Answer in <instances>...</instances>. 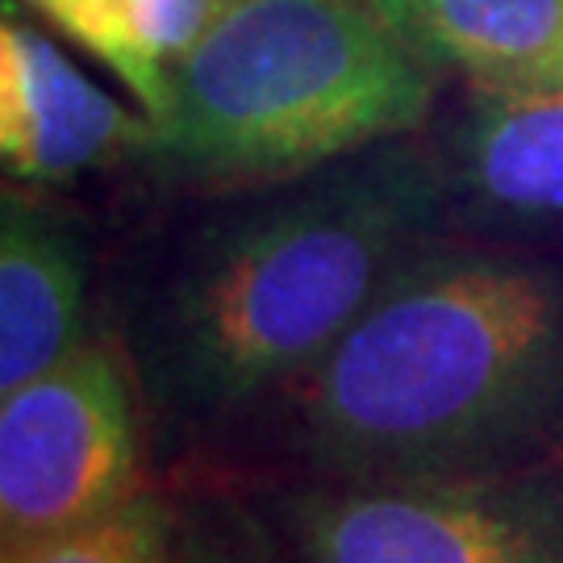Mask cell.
<instances>
[{
	"label": "cell",
	"mask_w": 563,
	"mask_h": 563,
	"mask_svg": "<svg viewBox=\"0 0 563 563\" xmlns=\"http://www.w3.org/2000/svg\"><path fill=\"white\" fill-rule=\"evenodd\" d=\"M434 151L446 230L509 246L563 239V76L460 84Z\"/></svg>",
	"instance_id": "6"
},
{
	"label": "cell",
	"mask_w": 563,
	"mask_h": 563,
	"mask_svg": "<svg viewBox=\"0 0 563 563\" xmlns=\"http://www.w3.org/2000/svg\"><path fill=\"white\" fill-rule=\"evenodd\" d=\"M146 418L118 342L0 393V547L42 539L130 501L146 476Z\"/></svg>",
	"instance_id": "5"
},
{
	"label": "cell",
	"mask_w": 563,
	"mask_h": 563,
	"mask_svg": "<svg viewBox=\"0 0 563 563\" xmlns=\"http://www.w3.org/2000/svg\"><path fill=\"white\" fill-rule=\"evenodd\" d=\"M25 4H30V9H38V4H42V0H25Z\"/></svg>",
	"instance_id": "13"
},
{
	"label": "cell",
	"mask_w": 563,
	"mask_h": 563,
	"mask_svg": "<svg viewBox=\"0 0 563 563\" xmlns=\"http://www.w3.org/2000/svg\"><path fill=\"white\" fill-rule=\"evenodd\" d=\"M88 246L38 188L0 197V393L34 380L84 342Z\"/></svg>",
	"instance_id": "8"
},
{
	"label": "cell",
	"mask_w": 563,
	"mask_h": 563,
	"mask_svg": "<svg viewBox=\"0 0 563 563\" xmlns=\"http://www.w3.org/2000/svg\"><path fill=\"white\" fill-rule=\"evenodd\" d=\"M443 80L563 76V0H372Z\"/></svg>",
	"instance_id": "9"
},
{
	"label": "cell",
	"mask_w": 563,
	"mask_h": 563,
	"mask_svg": "<svg viewBox=\"0 0 563 563\" xmlns=\"http://www.w3.org/2000/svg\"><path fill=\"white\" fill-rule=\"evenodd\" d=\"M167 563H297L267 514L225 493H176V530Z\"/></svg>",
	"instance_id": "12"
},
{
	"label": "cell",
	"mask_w": 563,
	"mask_h": 563,
	"mask_svg": "<svg viewBox=\"0 0 563 563\" xmlns=\"http://www.w3.org/2000/svg\"><path fill=\"white\" fill-rule=\"evenodd\" d=\"M439 88L372 0H222L134 163L180 192L272 188L422 134Z\"/></svg>",
	"instance_id": "3"
},
{
	"label": "cell",
	"mask_w": 563,
	"mask_h": 563,
	"mask_svg": "<svg viewBox=\"0 0 563 563\" xmlns=\"http://www.w3.org/2000/svg\"><path fill=\"white\" fill-rule=\"evenodd\" d=\"M222 0H42L59 34L104 63L146 118L167 101L172 67L201 38Z\"/></svg>",
	"instance_id": "10"
},
{
	"label": "cell",
	"mask_w": 563,
	"mask_h": 563,
	"mask_svg": "<svg viewBox=\"0 0 563 563\" xmlns=\"http://www.w3.org/2000/svg\"><path fill=\"white\" fill-rule=\"evenodd\" d=\"M176 530V497L159 484L139 488L101 518L42 539L0 547V563H167Z\"/></svg>",
	"instance_id": "11"
},
{
	"label": "cell",
	"mask_w": 563,
	"mask_h": 563,
	"mask_svg": "<svg viewBox=\"0 0 563 563\" xmlns=\"http://www.w3.org/2000/svg\"><path fill=\"white\" fill-rule=\"evenodd\" d=\"M263 514L297 563H563V455L446 484L284 481Z\"/></svg>",
	"instance_id": "4"
},
{
	"label": "cell",
	"mask_w": 563,
	"mask_h": 563,
	"mask_svg": "<svg viewBox=\"0 0 563 563\" xmlns=\"http://www.w3.org/2000/svg\"><path fill=\"white\" fill-rule=\"evenodd\" d=\"M288 481L446 484L563 455V260L439 234L280 409Z\"/></svg>",
	"instance_id": "2"
},
{
	"label": "cell",
	"mask_w": 563,
	"mask_h": 563,
	"mask_svg": "<svg viewBox=\"0 0 563 563\" xmlns=\"http://www.w3.org/2000/svg\"><path fill=\"white\" fill-rule=\"evenodd\" d=\"M439 234L446 188L426 134L225 197L121 334L146 430L180 446L260 430Z\"/></svg>",
	"instance_id": "1"
},
{
	"label": "cell",
	"mask_w": 563,
	"mask_h": 563,
	"mask_svg": "<svg viewBox=\"0 0 563 563\" xmlns=\"http://www.w3.org/2000/svg\"><path fill=\"white\" fill-rule=\"evenodd\" d=\"M146 113L84 76L51 34L4 4L0 21V159L25 188H59L134 163Z\"/></svg>",
	"instance_id": "7"
}]
</instances>
